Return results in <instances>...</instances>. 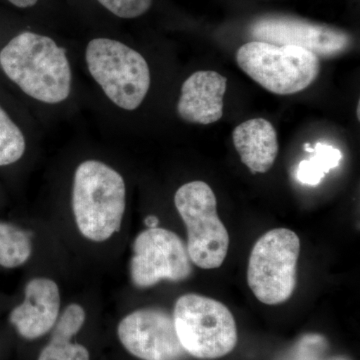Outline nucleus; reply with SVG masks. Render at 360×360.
Returning a JSON list of instances; mask_svg holds the SVG:
<instances>
[{
  "instance_id": "f257e3e1",
  "label": "nucleus",
  "mask_w": 360,
  "mask_h": 360,
  "mask_svg": "<svg viewBox=\"0 0 360 360\" xmlns=\"http://www.w3.org/2000/svg\"><path fill=\"white\" fill-rule=\"evenodd\" d=\"M0 66L25 94L45 103L65 101L71 90V68L65 49L44 35L26 32L0 51Z\"/></svg>"
},
{
  "instance_id": "f03ea898",
  "label": "nucleus",
  "mask_w": 360,
  "mask_h": 360,
  "mask_svg": "<svg viewBox=\"0 0 360 360\" xmlns=\"http://www.w3.org/2000/svg\"><path fill=\"white\" fill-rule=\"evenodd\" d=\"M124 180L116 170L97 160L77 168L72 210L78 231L89 240L103 243L122 229L127 205Z\"/></svg>"
},
{
  "instance_id": "7ed1b4c3",
  "label": "nucleus",
  "mask_w": 360,
  "mask_h": 360,
  "mask_svg": "<svg viewBox=\"0 0 360 360\" xmlns=\"http://www.w3.org/2000/svg\"><path fill=\"white\" fill-rule=\"evenodd\" d=\"M175 329L187 354L217 359L231 354L238 343V328L231 310L206 296L188 293L175 303Z\"/></svg>"
},
{
  "instance_id": "20e7f679",
  "label": "nucleus",
  "mask_w": 360,
  "mask_h": 360,
  "mask_svg": "<svg viewBox=\"0 0 360 360\" xmlns=\"http://www.w3.org/2000/svg\"><path fill=\"white\" fill-rule=\"evenodd\" d=\"M236 61L251 79L277 96L307 89L321 71L319 58L309 51L257 40L239 47Z\"/></svg>"
},
{
  "instance_id": "39448f33",
  "label": "nucleus",
  "mask_w": 360,
  "mask_h": 360,
  "mask_svg": "<svg viewBox=\"0 0 360 360\" xmlns=\"http://www.w3.org/2000/svg\"><path fill=\"white\" fill-rule=\"evenodd\" d=\"M90 75L118 108L134 110L150 87L146 59L127 45L110 39H96L85 52Z\"/></svg>"
},
{
  "instance_id": "423d86ee",
  "label": "nucleus",
  "mask_w": 360,
  "mask_h": 360,
  "mask_svg": "<svg viewBox=\"0 0 360 360\" xmlns=\"http://www.w3.org/2000/svg\"><path fill=\"white\" fill-rule=\"evenodd\" d=\"M174 203L186 226L191 262L202 269H219L229 252V236L217 214L212 187L203 181L184 184L175 193Z\"/></svg>"
},
{
  "instance_id": "0eeeda50",
  "label": "nucleus",
  "mask_w": 360,
  "mask_h": 360,
  "mask_svg": "<svg viewBox=\"0 0 360 360\" xmlns=\"http://www.w3.org/2000/svg\"><path fill=\"white\" fill-rule=\"evenodd\" d=\"M300 253V239L290 229H272L258 239L250 253L248 283L260 302L276 305L290 300Z\"/></svg>"
},
{
  "instance_id": "6e6552de",
  "label": "nucleus",
  "mask_w": 360,
  "mask_h": 360,
  "mask_svg": "<svg viewBox=\"0 0 360 360\" xmlns=\"http://www.w3.org/2000/svg\"><path fill=\"white\" fill-rule=\"evenodd\" d=\"M130 276L136 288H148L162 281H186L193 274L187 248L174 231L148 229L135 238Z\"/></svg>"
},
{
  "instance_id": "1a4fd4ad",
  "label": "nucleus",
  "mask_w": 360,
  "mask_h": 360,
  "mask_svg": "<svg viewBox=\"0 0 360 360\" xmlns=\"http://www.w3.org/2000/svg\"><path fill=\"white\" fill-rule=\"evenodd\" d=\"M250 32L257 41L300 47L317 58L340 56L352 44V37L343 30L285 15L258 18Z\"/></svg>"
},
{
  "instance_id": "9d476101",
  "label": "nucleus",
  "mask_w": 360,
  "mask_h": 360,
  "mask_svg": "<svg viewBox=\"0 0 360 360\" xmlns=\"http://www.w3.org/2000/svg\"><path fill=\"white\" fill-rule=\"evenodd\" d=\"M118 338L125 349L141 360H184L174 317L160 309H142L120 321Z\"/></svg>"
},
{
  "instance_id": "9b49d317",
  "label": "nucleus",
  "mask_w": 360,
  "mask_h": 360,
  "mask_svg": "<svg viewBox=\"0 0 360 360\" xmlns=\"http://www.w3.org/2000/svg\"><path fill=\"white\" fill-rule=\"evenodd\" d=\"M59 309L58 284L52 279L37 277L26 284L25 300L11 312L9 321L23 338L37 340L56 326Z\"/></svg>"
},
{
  "instance_id": "f8f14e48",
  "label": "nucleus",
  "mask_w": 360,
  "mask_h": 360,
  "mask_svg": "<svg viewBox=\"0 0 360 360\" xmlns=\"http://www.w3.org/2000/svg\"><path fill=\"white\" fill-rule=\"evenodd\" d=\"M227 78L217 71H196L181 86L177 112L182 120L198 124H212L224 115Z\"/></svg>"
},
{
  "instance_id": "ddd939ff",
  "label": "nucleus",
  "mask_w": 360,
  "mask_h": 360,
  "mask_svg": "<svg viewBox=\"0 0 360 360\" xmlns=\"http://www.w3.org/2000/svg\"><path fill=\"white\" fill-rule=\"evenodd\" d=\"M234 148L253 174H265L276 162L278 141L274 125L264 118L240 123L232 132Z\"/></svg>"
},
{
  "instance_id": "4468645a",
  "label": "nucleus",
  "mask_w": 360,
  "mask_h": 360,
  "mask_svg": "<svg viewBox=\"0 0 360 360\" xmlns=\"http://www.w3.org/2000/svg\"><path fill=\"white\" fill-rule=\"evenodd\" d=\"M85 321V311L80 305H68L53 326L51 342L40 352L39 360H89L84 345L71 342Z\"/></svg>"
},
{
  "instance_id": "2eb2a0df",
  "label": "nucleus",
  "mask_w": 360,
  "mask_h": 360,
  "mask_svg": "<svg viewBox=\"0 0 360 360\" xmlns=\"http://www.w3.org/2000/svg\"><path fill=\"white\" fill-rule=\"evenodd\" d=\"M32 243L27 232L15 225L0 221V266L16 269L27 262Z\"/></svg>"
},
{
  "instance_id": "dca6fc26",
  "label": "nucleus",
  "mask_w": 360,
  "mask_h": 360,
  "mask_svg": "<svg viewBox=\"0 0 360 360\" xmlns=\"http://www.w3.org/2000/svg\"><path fill=\"white\" fill-rule=\"evenodd\" d=\"M311 153L314 155L309 160L300 163L296 176L304 186H316L326 174L340 165L342 153L340 149L322 142L315 144Z\"/></svg>"
},
{
  "instance_id": "f3484780",
  "label": "nucleus",
  "mask_w": 360,
  "mask_h": 360,
  "mask_svg": "<svg viewBox=\"0 0 360 360\" xmlns=\"http://www.w3.org/2000/svg\"><path fill=\"white\" fill-rule=\"evenodd\" d=\"M25 151V135L0 106V167L13 165Z\"/></svg>"
},
{
  "instance_id": "a211bd4d",
  "label": "nucleus",
  "mask_w": 360,
  "mask_h": 360,
  "mask_svg": "<svg viewBox=\"0 0 360 360\" xmlns=\"http://www.w3.org/2000/svg\"><path fill=\"white\" fill-rule=\"evenodd\" d=\"M111 13L122 18H136L148 11L153 0H97Z\"/></svg>"
},
{
  "instance_id": "6ab92c4d",
  "label": "nucleus",
  "mask_w": 360,
  "mask_h": 360,
  "mask_svg": "<svg viewBox=\"0 0 360 360\" xmlns=\"http://www.w3.org/2000/svg\"><path fill=\"white\" fill-rule=\"evenodd\" d=\"M8 1L20 8H27V7L35 6L39 0H8Z\"/></svg>"
},
{
  "instance_id": "aec40b11",
  "label": "nucleus",
  "mask_w": 360,
  "mask_h": 360,
  "mask_svg": "<svg viewBox=\"0 0 360 360\" xmlns=\"http://www.w3.org/2000/svg\"><path fill=\"white\" fill-rule=\"evenodd\" d=\"M144 224H146L148 229H155V227H158V225L160 224V219L155 217V215H149V217H146V220H144Z\"/></svg>"
},
{
  "instance_id": "412c9836",
  "label": "nucleus",
  "mask_w": 360,
  "mask_h": 360,
  "mask_svg": "<svg viewBox=\"0 0 360 360\" xmlns=\"http://www.w3.org/2000/svg\"><path fill=\"white\" fill-rule=\"evenodd\" d=\"M359 106H360V104L359 103V105H357V117L359 118Z\"/></svg>"
}]
</instances>
